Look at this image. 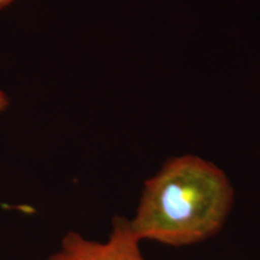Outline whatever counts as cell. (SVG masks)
<instances>
[{"label":"cell","mask_w":260,"mask_h":260,"mask_svg":"<svg viewBox=\"0 0 260 260\" xmlns=\"http://www.w3.org/2000/svg\"><path fill=\"white\" fill-rule=\"evenodd\" d=\"M9 105V98L6 96V94L0 90V112L4 111V110L8 107Z\"/></svg>","instance_id":"3"},{"label":"cell","mask_w":260,"mask_h":260,"mask_svg":"<svg viewBox=\"0 0 260 260\" xmlns=\"http://www.w3.org/2000/svg\"><path fill=\"white\" fill-rule=\"evenodd\" d=\"M12 2H14V0H0V9L5 8L6 5H9L10 3H12Z\"/></svg>","instance_id":"4"},{"label":"cell","mask_w":260,"mask_h":260,"mask_svg":"<svg viewBox=\"0 0 260 260\" xmlns=\"http://www.w3.org/2000/svg\"><path fill=\"white\" fill-rule=\"evenodd\" d=\"M234 198L235 190L222 169L197 155H181L145 182L129 224L141 242L177 248L198 245L223 229Z\"/></svg>","instance_id":"1"},{"label":"cell","mask_w":260,"mask_h":260,"mask_svg":"<svg viewBox=\"0 0 260 260\" xmlns=\"http://www.w3.org/2000/svg\"><path fill=\"white\" fill-rule=\"evenodd\" d=\"M44 260H145L141 241L130 228L129 219L115 217L106 241L86 239L80 233L69 232L60 248Z\"/></svg>","instance_id":"2"}]
</instances>
